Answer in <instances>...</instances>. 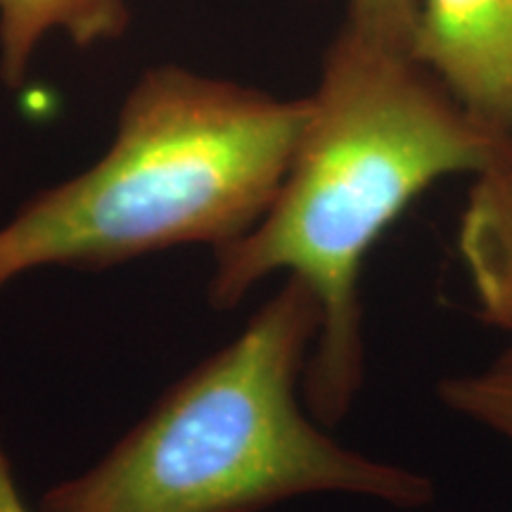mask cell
<instances>
[{
  "mask_svg": "<svg viewBox=\"0 0 512 512\" xmlns=\"http://www.w3.org/2000/svg\"><path fill=\"white\" fill-rule=\"evenodd\" d=\"M503 138L408 53L349 27L330 46L278 195L252 230L216 252L207 285L219 311L278 273L313 294L318 335L302 396L320 425H337L361 392L370 249L432 183L482 174Z\"/></svg>",
  "mask_w": 512,
  "mask_h": 512,
  "instance_id": "6da1fadb",
  "label": "cell"
},
{
  "mask_svg": "<svg viewBox=\"0 0 512 512\" xmlns=\"http://www.w3.org/2000/svg\"><path fill=\"white\" fill-rule=\"evenodd\" d=\"M316 335V299L285 278L105 456L50 486L36 512H264L313 494L430 505V477L342 446L304 406Z\"/></svg>",
  "mask_w": 512,
  "mask_h": 512,
  "instance_id": "7a4b0ae2",
  "label": "cell"
},
{
  "mask_svg": "<svg viewBox=\"0 0 512 512\" xmlns=\"http://www.w3.org/2000/svg\"><path fill=\"white\" fill-rule=\"evenodd\" d=\"M306 117L309 95L150 69L105 155L0 223V292L48 268L102 271L185 245L219 252L271 207Z\"/></svg>",
  "mask_w": 512,
  "mask_h": 512,
  "instance_id": "3957f363",
  "label": "cell"
},
{
  "mask_svg": "<svg viewBox=\"0 0 512 512\" xmlns=\"http://www.w3.org/2000/svg\"><path fill=\"white\" fill-rule=\"evenodd\" d=\"M411 57L463 110L512 138V0H418Z\"/></svg>",
  "mask_w": 512,
  "mask_h": 512,
  "instance_id": "277c9868",
  "label": "cell"
},
{
  "mask_svg": "<svg viewBox=\"0 0 512 512\" xmlns=\"http://www.w3.org/2000/svg\"><path fill=\"white\" fill-rule=\"evenodd\" d=\"M458 249L477 311L512 332V138L475 176L458 228Z\"/></svg>",
  "mask_w": 512,
  "mask_h": 512,
  "instance_id": "5b68a950",
  "label": "cell"
},
{
  "mask_svg": "<svg viewBox=\"0 0 512 512\" xmlns=\"http://www.w3.org/2000/svg\"><path fill=\"white\" fill-rule=\"evenodd\" d=\"M124 0H0V81L22 86L36 50L62 31L76 46L119 38L128 27Z\"/></svg>",
  "mask_w": 512,
  "mask_h": 512,
  "instance_id": "8992f818",
  "label": "cell"
},
{
  "mask_svg": "<svg viewBox=\"0 0 512 512\" xmlns=\"http://www.w3.org/2000/svg\"><path fill=\"white\" fill-rule=\"evenodd\" d=\"M439 399L448 411L512 446V347L484 368L441 380Z\"/></svg>",
  "mask_w": 512,
  "mask_h": 512,
  "instance_id": "52a82bcc",
  "label": "cell"
},
{
  "mask_svg": "<svg viewBox=\"0 0 512 512\" xmlns=\"http://www.w3.org/2000/svg\"><path fill=\"white\" fill-rule=\"evenodd\" d=\"M418 0H349L347 27L363 41L411 55Z\"/></svg>",
  "mask_w": 512,
  "mask_h": 512,
  "instance_id": "ba28073f",
  "label": "cell"
},
{
  "mask_svg": "<svg viewBox=\"0 0 512 512\" xmlns=\"http://www.w3.org/2000/svg\"><path fill=\"white\" fill-rule=\"evenodd\" d=\"M0 512H36L29 508L19 489L15 467L5 446L3 427H0Z\"/></svg>",
  "mask_w": 512,
  "mask_h": 512,
  "instance_id": "9c48e42d",
  "label": "cell"
}]
</instances>
